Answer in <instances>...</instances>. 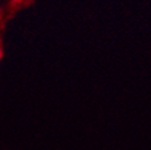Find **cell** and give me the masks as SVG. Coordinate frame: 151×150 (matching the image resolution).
<instances>
[{"instance_id":"6da1fadb","label":"cell","mask_w":151,"mask_h":150,"mask_svg":"<svg viewBox=\"0 0 151 150\" xmlns=\"http://www.w3.org/2000/svg\"><path fill=\"white\" fill-rule=\"evenodd\" d=\"M1 58H3V50L0 49V62H1Z\"/></svg>"}]
</instances>
